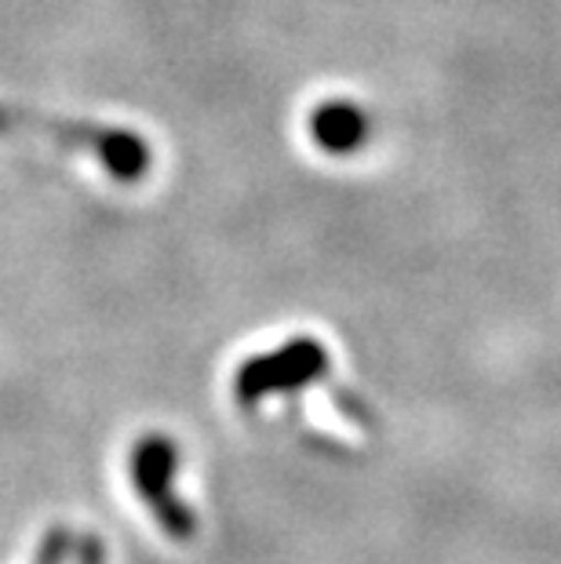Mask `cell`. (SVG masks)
Wrapping results in <instances>:
<instances>
[{
  "label": "cell",
  "instance_id": "cell-1",
  "mask_svg": "<svg viewBox=\"0 0 561 564\" xmlns=\"http://www.w3.org/2000/svg\"><path fill=\"white\" fill-rule=\"evenodd\" d=\"M4 135H41L58 150L85 153L99 161L121 183H136L150 172L153 150L139 131L95 121H66V117L30 113L22 106H0V139Z\"/></svg>",
  "mask_w": 561,
  "mask_h": 564
},
{
  "label": "cell",
  "instance_id": "cell-2",
  "mask_svg": "<svg viewBox=\"0 0 561 564\" xmlns=\"http://www.w3.org/2000/svg\"><path fill=\"white\" fill-rule=\"evenodd\" d=\"M365 113L350 102H325L314 113V139L317 147L332 153H350L365 142Z\"/></svg>",
  "mask_w": 561,
  "mask_h": 564
}]
</instances>
